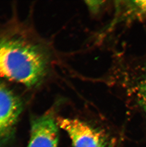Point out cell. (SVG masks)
Instances as JSON below:
<instances>
[{
	"label": "cell",
	"instance_id": "5",
	"mask_svg": "<svg viewBox=\"0 0 146 147\" xmlns=\"http://www.w3.org/2000/svg\"><path fill=\"white\" fill-rule=\"evenodd\" d=\"M116 11L120 20H136L146 18V0L118 1Z\"/></svg>",
	"mask_w": 146,
	"mask_h": 147
},
{
	"label": "cell",
	"instance_id": "4",
	"mask_svg": "<svg viewBox=\"0 0 146 147\" xmlns=\"http://www.w3.org/2000/svg\"><path fill=\"white\" fill-rule=\"evenodd\" d=\"M58 124L52 114L47 113L32 121L28 147H58Z\"/></svg>",
	"mask_w": 146,
	"mask_h": 147
},
{
	"label": "cell",
	"instance_id": "1",
	"mask_svg": "<svg viewBox=\"0 0 146 147\" xmlns=\"http://www.w3.org/2000/svg\"><path fill=\"white\" fill-rule=\"evenodd\" d=\"M48 64V57L39 45L21 38L0 39L1 76L32 87L42 80Z\"/></svg>",
	"mask_w": 146,
	"mask_h": 147
},
{
	"label": "cell",
	"instance_id": "2",
	"mask_svg": "<svg viewBox=\"0 0 146 147\" xmlns=\"http://www.w3.org/2000/svg\"><path fill=\"white\" fill-rule=\"evenodd\" d=\"M60 128L66 132L74 147H114L113 139L103 131L77 119L57 118Z\"/></svg>",
	"mask_w": 146,
	"mask_h": 147
},
{
	"label": "cell",
	"instance_id": "6",
	"mask_svg": "<svg viewBox=\"0 0 146 147\" xmlns=\"http://www.w3.org/2000/svg\"><path fill=\"white\" fill-rule=\"evenodd\" d=\"M133 83L132 92L138 104L146 115V63L141 67Z\"/></svg>",
	"mask_w": 146,
	"mask_h": 147
},
{
	"label": "cell",
	"instance_id": "3",
	"mask_svg": "<svg viewBox=\"0 0 146 147\" xmlns=\"http://www.w3.org/2000/svg\"><path fill=\"white\" fill-rule=\"evenodd\" d=\"M22 109L20 98L0 83V147L5 146L13 137Z\"/></svg>",
	"mask_w": 146,
	"mask_h": 147
},
{
	"label": "cell",
	"instance_id": "7",
	"mask_svg": "<svg viewBox=\"0 0 146 147\" xmlns=\"http://www.w3.org/2000/svg\"><path fill=\"white\" fill-rule=\"evenodd\" d=\"M105 1H86V4L91 11L94 14H96L99 12L101 8L104 4Z\"/></svg>",
	"mask_w": 146,
	"mask_h": 147
}]
</instances>
